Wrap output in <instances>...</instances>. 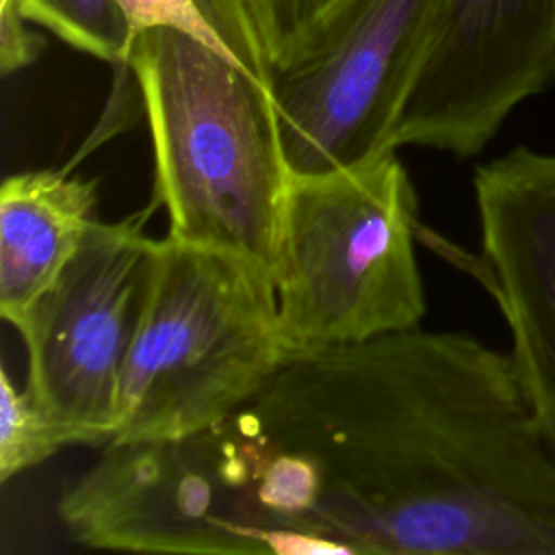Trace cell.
Returning a JSON list of instances; mask_svg holds the SVG:
<instances>
[{"instance_id":"4","label":"cell","mask_w":555,"mask_h":555,"mask_svg":"<svg viewBox=\"0 0 555 555\" xmlns=\"http://www.w3.org/2000/svg\"><path fill=\"white\" fill-rule=\"evenodd\" d=\"M284 362L273 278L243 258L165 236L124 366L111 442L219 425Z\"/></svg>"},{"instance_id":"10","label":"cell","mask_w":555,"mask_h":555,"mask_svg":"<svg viewBox=\"0 0 555 555\" xmlns=\"http://www.w3.org/2000/svg\"><path fill=\"white\" fill-rule=\"evenodd\" d=\"M98 180L63 169L11 173L0 186V314L17 327L95 221Z\"/></svg>"},{"instance_id":"7","label":"cell","mask_w":555,"mask_h":555,"mask_svg":"<svg viewBox=\"0 0 555 555\" xmlns=\"http://www.w3.org/2000/svg\"><path fill=\"white\" fill-rule=\"evenodd\" d=\"M154 208L93 221L82 243L15 327L26 345V390L82 444L104 447L117 423L124 366L145 308L158 241Z\"/></svg>"},{"instance_id":"5","label":"cell","mask_w":555,"mask_h":555,"mask_svg":"<svg viewBox=\"0 0 555 555\" xmlns=\"http://www.w3.org/2000/svg\"><path fill=\"white\" fill-rule=\"evenodd\" d=\"M256 447L238 412L208 429L117 440L63 490L56 514L89 548L180 555L284 553L256 496Z\"/></svg>"},{"instance_id":"13","label":"cell","mask_w":555,"mask_h":555,"mask_svg":"<svg viewBox=\"0 0 555 555\" xmlns=\"http://www.w3.org/2000/svg\"><path fill=\"white\" fill-rule=\"evenodd\" d=\"M82 444L78 434L54 421L26 388H17L2 366L0 371V481L17 477L63 447Z\"/></svg>"},{"instance_id":"2","label":"cell","mask_w":555,"mask_h":555,"mask_svg":"<svg viewBox=\"0 0 555 555\" xmlns=\"http://www.w3.org/2000/svg\"><path fill=\"white\" fill-rule=\"evenodd\" d=\"M147 119L154 202L167 236L243 258L273 278L291 171L271 89L193 35L156 26L128 50Z\"/></svg>"},{"instance_id":"1","label":"cell","mask_w":555,"mask_h":555,"mask_svg":"<svg viewBox=\"0 0 555 555\" xmlns=\"http://www.w3.org/2000/svg\"><path fill=\"white\" fill-rule=\"evenodd\" d=\"M238 418L284 553L555 555V453L509 351L470 334L291 356Z\"/></svg>"},{"instance_id":"9","label":"cell","mask_w":555,"mask_h":555,"mask_svg":"<svg viewBox=\"0 0 555 555\" xmlns=\"http://www.w3.org/2000/svg\"><path fill=\"white\" fill-rule=\"evenodd\" d=\"M477 275L494 297L512 362L555 453V154L518 145L477 165Z\"/></svg>"},{"instance_id":"3","label":"cell","mask_w":555,"mask_h":555,"mask_svg":"<svg viewBox=\"0 0 555 555\" xmlns=\"http://www.w3.org/2000/svg\"><path fill=\"white\" fill-rule=\"evenodd\" d=\"M397 152L288 178L273 267L286 360L421 325L418 197Z\"/></svg>"},{"instance_id":"12","label":"cell","mask_w":555,"mask_h":555,"mask_svg":"<svg viewBox=\"0 0 555 555\" xmlns=\"http://www.w3.org/2000/svg\"><path fill=\"white\" fill-rule=\"evenodd\" d=\"M132 39L156 26L197 37L271 87L273 67L247 0H119Z\"/></svg>"},{"instance_id":"6","label":"cell","mask_w":555,"mask_h":555,"mask_svg":"<svg viewBox=\"0 0 555 555\" xmlns=\"http://www.w3.org/2000/svg\"><path fill=\"white\" fill-rule=\"evenodd\" d=\"M442 0H345L308 50L273 74L271 98L291 176L392 150Z\"/></svg>"},{"instance_id":"14","label":"cell","mask_w":555,"mask_h":555,"mask_svg":"<svg viewBox=\"0 0 555 555\" xmlns=\"http://www.w3.org/2000/svg\"><path fill=\"white\" fill-rule=\"evenodd\" d=\"M343 2L345 0H247L273 74L308 50Z\"/></svg>"},{"instance_id":"11","label":"cell","mask_w":555,"mask_h":555,"mask_svg":"<svg viewBox=\"0 0 555 555\" xmlns=\"http://www.w3.org/2000/svg\"><path fill=\"white\" fill-rule=\"evenodd\" d=\"M50 30L63 43L126 69L132 33L119 0H0V72L11 76L33 65Z\"/></svg>"},{"instance_id":"8","label":"cell","mask_w":555,"mask_h":555,"mask_svg":"<svg viewBox=\"0 0 555 555\" xmlns=\"http://www.w3.org/2000/svg\"><path fill=\"white\" fill-rule=\"evenodd\" d=\"M553 85L555 0H442L390 145L479 156Z\"/></svg>"}]
</instances>
